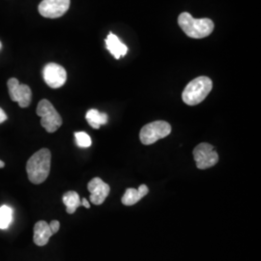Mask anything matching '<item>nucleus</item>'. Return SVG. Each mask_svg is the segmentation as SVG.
I'll return each instance as SVG.
<instances>
[{"label": "nucleus", "mask_w": 261, "mask_h": 261, "mask_svg": "<svg viewBox=\"0 0 261 261\" xmlns=\"http://www.w3.org/2000/svg\"><path fill=\"white\" fill-rule=\"evenodd\" d=\"M51 154L47 148L39 150L33 154L27 165L28 179L33 184H41L46 181L50 171Z\"/></svg>", "instance_id": "f257e3e1"}, {"label": "nucleus", "mask_w": 261, "mask_h": 261, "mask_svg": "<svg viewBox=\"0 0 261 261\" xmlns=\"http://www.w3.org/2000/svg\"><path fill=\"white\" fill-rule=\"evenodd\" d=\"M178 24L189 37L202 39L209 36L214 30V22L210 19H195L189 13L178 17Z\"/></svg>", "instance_id": "f03ea898"}, {"label": "nucleus", "mask_w": 261, "mask_h": 261, "mask_svg": "<svg viewBox=\"0 0 261 261\" xmlns=\"http://www.w3.org/2000/svg\"><path fill=\"white\" fill-rule=\"evenodd\" d=\"M213 88V83L208 76H198L187 84L182 100L188 106H196L205 100Z\"/></svg>", "instance_id": "7ed1b4c3"}, {"label": "nucleus", "mask_w": 261, "mask_h": 261, "mask_svg": "<svg viewBox=\"0 0 261 261\" xmlns=\"http://www.w3.org/2000/svg\"><path fill=\"white\" fill-rule=\"evenodd\" d=\"M38 116L41 117V125L47 133H55L62 125V118L53 103L47 100H42L38 103Z\"/></svg>", "instance_id": "20e7f679"}, {"label": "nucleus", "mask_w": 261, "mask_h": 261, "mask_svg": "<svg viewBox=\"0 0 261 261\" xmlns=\"http://www.w3.org/2000/svg\"><path fill=\"white\" fill-rule=\"evenodd\" d=\"M171 133V126L166 121L151 122L141 128L140 140L144 145H151L156 141L165 139Z\"/></svg>", "instance_id": "39448f33"}, {"label": "nucleus", "mask_w": 261, "mask_h": 261, "mask_svg": "<svg viewBox=\"0 0 261 261\" xmlns=\"http://www.w3.org/2000/svg\"><path fill=\"white\" fill-rule=\"evenodd\" d=\"M193 154L196 161V167L199 169L212 168L219 161V155L215 151L214 146L207 142L198 144L194 149Z\"/></svg>", "instance_id": "423d86ee"}, {"label": "nucleus", "mask_w": 261, "mask_h": 261, "mask_svg": "<svg viewBox=\"0 0 261 261\" xmlns=\"http://www.w3.org/2000/svg\"><path fill=\"white\" fill-rule=\"evenodd\" d=\"M10 98L12 101L19 103L20 108H28L31 103L32 92L27 84H20L15 77L10 79L7 83Z\"/></svg>", "instance_id": "0eeeda50"}, {"label": "nucleus", "mask_w": 261, "mask_h": 261, "mask_svg": "<svg viewBox=\"0 0 261 261\" xmlns=\"http://www.w3.org/2000/svg\"><path fill=\"white\" fill-rule=\"evenodd\" d=\"M70 0H43L39 7V13L47 19L62 17L70 8Z\"/></svg>", "instance_id": "6e6552de"}, {"label": "nucleus", "mask_w": 261, "mask_h": 261, "mask_svg": "<svg viewBox=\"0 0 261 261\" xmlns=\"http://www.w3.org/2000/svg\"><path fill=\"white\" fill-rule=\"evenodd\" d=\"M43 76L45 83L51 88H59L65 84L67 73L62 66L48 63L44 67Z\"/></svg>", "instance_id": "1a4fd4ad"}, {"label": "nucleus", "mask_w": 261, "mask_h": 261, "mask_svg": "<svg viewBox=\"0 0 261 261\" xmlns=\"http://www.w3.org/2000/svg\"><path fill=\"white\" fill-rule=\"evenodd\" d=\"M87 189L90 192V201L95 205L103 204L110 195L111 187L101 178L95 177L88 183Z\"/></svg>", "instance_id": "9d476101"}, {"label": "nucleus", "mask_w": 261, "mask_h": 261, "mask_svg": "<svg viewBox=\"0 0 261 261\" xmlns=\"http://www.w3.org/2000/svg\"><path fill=\"white\" fill-rule=\"evenodd\" d=\"M149 192V189L146 185H140L139 189L129 188L126 190L125 194L122 196V203L124 205L132 206L138 203L142 197L146 196Z\"/></svg>", "instance_id": "9b49d317"}, {"label": "nucleus", "mask_w": 261, "mask_h": 261, "mask_svg": "<svg viewBox=\"0 0 261 261\" xmlns=\"http://www.w3.org/2000/svg\"><path fill=\"white\" fill-rule=\"evenodd\" d=\"M54 235L49 228V224L45 221H39L34 225V236L33 241L40 247L47 245L49 238Z\"/></svg>", "instance_id": "f8f14e48"}, {"label": "nucleus", "mask_w": 261, "mask_h": 261, "mask_svg": "<svg viewBox=\"0 0 261 261\" xmlns=\"http://www.w3.org/2000/svg\"><path fill=\"white\" fill-rule=\"evenodd\" d=\"M106 45L107 48L116 59H119L122 56H126L128 51V47H126V45H124L120 41V39L113 33H110L106 39Z\"/></svg>", "instance_id": "ddd939ff"}, {"label": "nucleus", "mask_w": 261, "mask_h": 261, "mask_svg": "<svg viewBox=\"0 0 261 261\" xmlns=\"http://www.w3.org/2000/svg\"><path fill=\"white\" fill-rule=\"evenodd\" d=\"M85 118L88 122V124L94 129H100V127L102 125L107 124L109 120L107 113L100 112L98 110H95V109L89 110L85 115Z\"/></svg>", "instance_id": "4468645a"}, {"label": "nucleus", "mask_w": 261, "mask_h": 261, "mask_svg": "<svg viewBox=\"0 0 261 261\" xmlns=\"http://www.w3.org/2000/svg\"><path fill=\"white\" fill-rule=\"evenodd\" d=\"M63 203L66 206V211L68 214H74L75 210L82 205V200L79 194L75 191H70L64 194L62 197Z\"/></svg>", "instance_id": "2eb2a0df"}, {"label": "nucleus", "mask_w": 261, "mask_h": 261, "mask_svg": "<svg viewBox=\"0 0 261 261\" xmlns=\"http://www.w3.org/2000/svg\"><path fill=\"white\" fill-rule=\"evenodd\" d=\"M13 221V210L8 205L0 207V229H7Z\"/></svg>", "instance_id": "dca6fc26"}, {"label": "nucleus", "mask_w": 261, "mask_h": 261, "mask_svg": "<svg viewBox=\"0 0 261 261\" xmlns=\"http://www.w3.org/2000/svg\"><path fill=\"white\" fill-rule=\"evenodd\" d=\"M75 141L77 146L82 148H88L92 144V140L89 135L84 132H76L75 133Z\"/></svg>", "instance_id": "f3484780"}, {"label": "nucleus", "mask_w": 261, "mask_h": 261, "mask_svg": "<svg viewBox=\"0 0 261 261\" xmlns=\"http://www.w3.org/2000/svg\"><path fill=\"white\" fill-rule=\"evenodd\" d=\"M49 228H50V230H51L53 233H57L58 230H59V228H60V223H59L58 221H56V220L51 221L50 224H49Z\"/></svg>", "instance_id": "a211bd4d"}, {"label": "nucleus", "mask_w": 261, "mask_h": 261, "mask_svg": "<svg viewBox=\"0 0 261 261\" xmlns=\"http://www.w3.org/2000/svg\"><path fill=\"white\" fill-rule=\"evenodd\" d=\"M7 118H8V117H7V114L0 108V124L3 123V122L6 121Z\"/></svg>", "instance_id": "6ab92c4d"}, {"label": "nucleus", "mask_w": 261, "mask_h": 261, "mask_svg": "<svg viewBox=\"0 0 261 261\" xmlns=\"http://www.w3.org/2000/svg\"><path fill=\"white\" fill-rule=\"evenodd\" d=\"M82 205H84V207H86V208H90V203L87 201L86 198H83V200H82Z\"/></svg>", "instance_id": "aec40b11"}, {"label": "nucleus", "mask_w": 261, "mask_h": 261, "mask_svg": "<svg viewBox=\"0 0 261 261\" xmlns=\"http://www.w3.org/2000/svg\"><path fill=\"white\" fill-rule=\"evenodd\" d=\"M4 166H5V164H4V162H3V161H1V160H0V168H4Z\"/></svg>", "instance_id": "412c9836"}, {"label": "nucleus", "mask_w": 261, "mask_h": 261, "mask_svg": "<svg viewBox=\"0 0 261 261\" xmlns=\"http://www.w3.org/2000/svg\"><path fill=\"white\" fill-rule=\"evenodd\" d=\"M0 49H1V43H0Z\"/></svg>", "instance_id": "4be33fe9"}]
</instances>
